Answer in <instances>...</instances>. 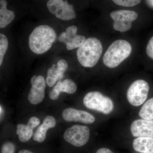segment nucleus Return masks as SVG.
<instances>
[{
    "label": "nucleus",
    "instance_id": "2eb2a0df",
    "mask_svg": "<svg viewBox=\"0 0 153 153\" xmlns=\"http://www.w3.org/2000/svg\"><path fill=\"white\" fill-rule=\"evenodd\" d=\"M76 84L71 79H66L63 81L59 80L53 89L49 92V97L52 100H56L58 98L61 92L73 94L76 92Z\"/></svg>",
    "mask_w": 153,
    "mask_h": 153
},
{
    "label": "nucleus",
    "instance_id": "ddd939ff",
    "mask_svg": "<svg viewBox=\"0 0 153 153\" xmlns=\"http://www.w3.org/2000/svg\"><path fill=\"white\" fill-rule=\"evenodd\" d=\"M68 68V64L66 60L61 59L57 62V65L53 64L47 71L46 82L47 85L52 87L57 80L62 79L64 73Z\"/></svg>",
    "mask_w": 153,
    "mask_h": 153
},
{
    "label": "nucleus",
    "instance_id": "5701e85b",
    "mask_svg": "<svg viewBox=\"0 0 153 153\" xmlns=\"http://www.w3.org/2000/svg\"><path fill=\"white\" fill-rule=\"evenodd\" d=\"M146 53L150 58L153 59V36L148 42L146 47Z\"/></svg>",
    "mask_w": 153,
    "mask_h": 153
},
{
    "label": "nucleus",
    "instance_id": "f257e3e1",
    "mask_svg": "<svg viewBox=\"0 0 153 153\" xmlns=\"http://www.w3.org/2000/svg\"><path fill=\"white\" fill-rule=\"evenodd\" d=\"M57 35L53 28L46 25L35 28L29 38V45L32 52L38 55L48 51L56 41Z\"/></svg>",
    "mask_w": 153,
    "mask_h": 153
},
{
    "label": "nucleus",
    "instance_id": "423d86ee",
    "mask_svg": "<svg viewBox=\"0 0 153 153\" xmlns=\"http://www.w3.org/2000/svg\"><path fill=\"white\" fill-rule=\"evenodd\" d=\"M90 135V130L87 126L76 125L65 131L63 138L70 144L79 147L87 143Z\"/></svg>",
    "mask_w": 153,
    "mask_h": 153
},
{
    "label": "nucleus",
    "instance_id": "9d476101",
    "mask_svg": "<svg viewBox=\"0 0 153 153\" xmlns=\"http://www.w3.org/2000/svg\"><path fill=\"white\" fill-rule=\"evenodd\" d=\"M77 28L76 26H71L66 28V31L60 34L58 38L60 42L66 44L68 50L79 48L86 41L85 36L76 34Z\"/></svg>",
    "mask_w": 153,
    "mask_h": 153
},
{
    "label": "nucleus",
    "instance_id": "393cba45",
    "mask_svg": "<svg viewBox=\"0 0 153 153\" xmlns=\"http://www.w3.org/2000/svg\"><path fill=\"white\" fill-rule=\"evenodd\" d=\"M18 153H34L31 151L28 150L23 149L19 151Z\"/></svg>",
    "mask_w": 153,
    "mask_h": 153
},
{
    "label": "nucleus",
    "instance_id": "412c9836",
    "mask_svg": "<svg viewBox=\"0 0 153 153\" xmlns=\"http://www.w3.org/2000/svg\"><path fill=\"white\" fill-rule=\"evenodd\" d=\"M112 1L118 5L131 7L139 4L141 0H112Z\"/></svg>",
    "mask_w": 153,
    "mask_h": 153
},
{
    "label": "nucleus",
    "instance_id": "aec40b11",
    "mask_svg": "<svg viewBox=\"0 0 153 153\" xmlns=\"http://www.w3.org/2000/svg\"><path fill=\"white\" fill-rule=\"evenodd\" d=\"M8 47V41L4 35L0 34V66L2 64L4 56Z\"/></svg>",
    "mask_w": 153,
    "mask_h": 153
},
{
    "label": "nucleus",
    "instance_id": "6e6552de",
    "mask_svg": "<svg viewBox=\"0 0 153 153\" xmlns=\"http://www.w3.org/2000/svg\"><path fill=\"white\" fill-rule=\"evenodd\" d=\"M110 16L114 21V30L124 33L131 28L132 23L138 18V14L133 11L120 10L112 11Z\"/></svg>",
    "mask_w": 153,
    "mask_h": 153
},
{
    "label": "nucleus",
    "instance_id": "1a4fd4ad",
    "mask_svg": "<svg viewBox=\"0 0 153 153\" xmlns=\"http://www.w3.org/2000/svg\"><path fill=\"white\" fill-rule=\"evenodd\" d=\"M31 83L32 87L28 94V100L31 104H38L45 97L46 81L44 76L35 75L31 78Z\"/></svg>",
    "mask_w": 153,
    "mask_h": 153
},
{
    "label": "nucleus",
    "instance_id": "f03ea898",
    "mask_svg": "<svg viewBox=\"0 0 153 153\" xmlns=\"http://www.w3.org/2000/svg\"><path fill=\"white\" fill-rule=\"evenodd\" d=\"M102 52L101 42L95 38H87L77 49V60L82 66L91 68L98 63Z\"/></svg>",
    "mask_w": 153,
    "mask_h": 153
},
{
    "label": "nucleus",
    "instance_id": "20e7f679",
    "mask_svg": "<svg viewBox=\"0 0 153 153\" xmlns=\"http://www.w3.org/2000/svg\"><path fill=\"white\" fill-rule=\"evenodd\" d=\"M83 104L89 109L108 114L114 109L112 100L99 91H91L83 98Z\"/></svg>",
    "mask_w": 153,
    "mask_h": 153
},
{
    "label": "nucleus",
    "instance_id": "f8f14e48",
    "mask_svg": "<svg viewBox=\"0 0 153 153\" xmlns=\"http://www.w3.org/2000/svg\"><path fill=\"white\" fill-rule=\"evenodd\" d=\"M134 137H153V120L141 119L134 121L131 126Z\"/></svg>",
    "mask_w": 153,
    "mask_h": 153
},
{
    "label": "nucleus",
    "instance_id": "dca6fc26",
    "mask_svg": "<svg viewBox=\"0 0 153 153\" xmlns=\"http://www.w3.org/2000/svg\"><path fill=\"white\" fill-rule=\"evenodd\" d=\"M56 124L55 118L51 116H47L44 118L43 123L38 127L33 135V140L38 143L43 142L46 139L47 131L55 127Z\"/></svg>",
    "mask_w": 153,
    "mask_h": 153
},
{
    "label": "nucleus",
    "instance_id": "a211bd4d",
    "mask_svg": "<svg viewBox=\"0 0 153 153\" xmlns=\"http://www.w3.org/2000/svg\"><path fill=\"white\" fill-rule=\"evenodd\" d=\"M7 2L6 0H0V28L7 27L13 22L15 18L13 11L7 9Z\"/></svg>",
    "mask_w": 153,
    "mask_h": 153
},
{
    "label": "nucleus",
    "instance_id": "a878e982",
    "mask_svg": "<svg viewBox=\"0 0 153 153\" xmlns=\"http://www.w3.org/2000/svg\"><path fill=\"white\" fill-rule=\"evenodd\" d=\"M149 4L153 7V0H147Z\"/></svg>",
    "mask_w": 153,
    "mask_h": 153
},
{
    "label": "nucleus",
    "instance_id": "4be33fe9",
    "mask_svg": "<svg viewBox=\"0 0 153 153\" xmlns=\"http://www.w3.org/2000/svg\"><path fill=\"white\" fill-rule=\"evenodd\" d=\"M16 146L13 143L7 142L2 145L1 153H15Z\"/></svg>",
    "mask_w": 153,
    "mask_h": 153
},
{
    "label": "nucleus",
    "instance_id": "0eeeda50",
    "mask_svg": "<svg viewBox=\"0 0 153 153\" xmlns=\"http://www.w3.org/2000/svg\"><path fill=\"white\" fill-rule=\"evenodd\" d=\"M47 6L49 12L57 19L70 21L76 17L74 7L66 0H48Z\"/></svg>",
    "mask_w": 153,
    "mask_h": 153
},
{
    "label": "nucleus",
    "instance_id": "bb28decb",
    "mask_svg": "<svg viewBox=\"0 0 153 153\" xmlns=\"http://www.w3.org/2000/svg\"><path fill=\"white\" fill-rule=\"evenodd\" d=\"M3 113V109L1 106V116L2 114Z\"/></svg>",
    "mask_w": 153,
    "mask_h": 153
},
{
    "label": "nucleus",
    "instance_id": "4468645a",
    "mask_svg": "<svg viewBox=\"0 0 153 153\" xmlns=\"http://www.w3.org/2000/svg\"><path fill=\"white\" fill-rule=\"evenodd\" d=\"M40 120L36 117L30 118L27 124H19L17 126L16 134L19 139L22 143H26L30 140L33 135V129L40 123Z\"/></svg>",
    "mask_w": 153,
    "mask_h": 153
},
{
    "label": "nucleus",
    "instance_id": "6ab92c4d",
    "mask_svg": "<svg viewBox=\"0 0 153 153\" xmlns=\"http://www.w3.org/2000/svg\"><path fill=\"white\" fill-rule=\"evenodd\" d=\"M139 114L143 119L153 120V97L145 102L140 110Z\"/></svg>",
    "mask_w": 153,
    "mask_h": 153
},
{
    "label": "nucleus",
    "instance_id": "f3484780",
    "mask_svg": "<svg viewBox=\"0 0 153 153\" xmlns=\"http://www.w3.org/2000/svg\"><path fill=\"white\" fill-rule=\"evenodd\" d=\"M134 150L141 153H153V137H140L134 140Z\"/></svg>",
    "mask_w": 153,
    "mask_h": 153
},
{
    "label": "nucleus",
    "instance_id": "b1692460",
    "mask_svg": "<svg viewBox=\"0 0 153 153\" xmlns=\"http://www.w3.org/2000/svg\"><path fill=\"white\" fill-rule=\"evenodd\" d=\"M96 153H114L107 148H101L97 151Z\"/></svg>",
    "mask_w": 153,
    "mask_h": 153
},
{
    "label": "nucleus",
    "instance_id": "7ed1b4c3",
    "mask_svg": "<svg viewBox=\"0 0 153 153\" xmlns=\"http://www.w3.org/2000/svg\"><path fill=\"white\" fill-rule=\"evenodd\" d=\"M131 51V45L127 41L117 40L111 44L105 53L103 63L108 68H115L129 56Z\"/></svg>",
    "mask_w": 153,
    "mask_h": 153
},
{
    "label": "nucleus",
    "instance_id": "39448f33",
    "mask_svg": "<svg viewBox=\"0 0 153 153\" xmlns=\"http://www.w3.org/2000/svg\"><path fill=\"white\" fill-rule=\"evenodd\" d=\"M149 86L146 81L143 79L136 80L129 86L127 92V97L132 105H141L147 98Z\"/></svg>",
    "mask_w": 153,
    "mask_h": 153
},
{
    "label": "nucleus",
    "instance_id": "9b49d317",
    "mask_svg": "<svg viewBox=\"0 0 153 153\" xmlns=\"http://www.w3.org/2000/svg\"><path fill=\"white\" fill-rule=\"evenodd\" d=\"M62 117L66 121L79 122L85 124L93 123L95 120L94 116L89 113L71 108L64 110Z\"/></svg>",
    "mask_w": 153,
    "mask_h": 153
}]
</instances>
